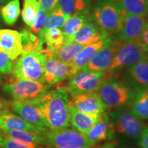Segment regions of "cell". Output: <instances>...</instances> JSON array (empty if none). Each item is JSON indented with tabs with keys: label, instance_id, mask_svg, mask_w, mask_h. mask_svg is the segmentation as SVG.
I'll use <instances>...</instances> for the list:
<instances>
[{
	"label": "cell",
	"instance_id": "obj_1",
	"mask_svg": "<svg viewBox=\"0 0 148 148\" xmlns=\"http://www.w3.org/2000/svg\"><path fill=\"white\" fill-rule=\"evenodd\" d=\"M69 94L58 86L49 90L40 98L38 104L47 127L58 130L70 126Z\"/></svg>",
	"mask_w": 148,
	"mask_h": 148
},
{
	"label": "cell",
	"instance_id": "obj_2",
	"mask_svg": "<svg viewBox=\"0 0 148 148\" xmlns=\"http://www.w3.org/2000/svg\"><path fill=\"white\" fill-rule=\"evenodd\" d=\"M2 88L13 101L27 102L39 101L49 90V84L13 75L3 85Z\"/></svg>",
	"mask_w": 148,
	"mask_h": 148
},
{
	"label": "cell",
	"instance_id": "obj_3",
	"mask_svg": "<svg viewBox=\"0 0 148 148\" xmlns=\"http://www.w3.org/2000/svg\"><path fill=\"white\" fill-rule=\"evenodd\" d=\"M47 56L41 51H32L23 53L14 62L12 73L14 76L46 83L45 65Z\"/></svg>",
	"mask_w": 148,
	"mask_h": 148
},
{
	"label": "cell",
	"instance_id": "obj_4",
	"mask_svg": "<svg viewBox=\"0 0 148 148\" xmlns=\"http://www.w3.org/2000/svg\"><path fill=\"white\" fill-rule=\"evenodd\" d=\"M45 145L49 148H92L86 135L69 127L44 131Z\"/></svg>",
	"mask_w": 148,
	"mask_h": 148
},
{
	"label": "cell",
	"instance_id": "obj_5",
	"mask_svg": "<svg viewBox=\"0 0 148 148\" xmlns=\"http://www.w3.org/2000/svg\"><path fill=\"white\" fill-rule=\"evenodd\" d=\"M126 13L119 3L112 0H103L96 4L92 18L110 36L116 33Z\"/></svg>",
	"mask_w": 148,
	"mask_h": 148
},
{
	"label": "cell",
	"instance_id": "obj_6",
	"mask_svg": "<svg viewBox=\"0 0 148 148\" xmlns=\"http://www.w3.org/2000/svg\"><path fill=\"white\" fill-rule=\"evenodd\" d=\"M110 73L104 71H90L86 69L79 70L69 77L65 85L59 86L66 90L73 98L78 94L95 91L101 82L111 76Z\"/></svg>",
	"mask_w": 148,
	"mask_h": 148
},
{
	"label": "cell",
	"instance_id": "obj_7",
	"mask_svg": "<svg viewBox=\"0 0 148 148\" xmlns=\"http://www.w3.org/2000/svg\"><path fill=\"white\" fill-rule=\"evenodd\" d=\"M116 49L112 64L105 73L131 66L138 61L148 58L147 51L141 42H125L115 39Z\"/></svg>",
	"mask_w": 148,
	"mask_h": 148
},
{
	"label": "cell",
	"instance_id": "obj_8",
	"mask_svg": "<svg viewBox=\"0 0 148 148\" xmlns=\"http://www.w3.org/2000/svg\"><path fill=\"white\" fill-rule=\"evenodd\" d=\"M107 77L96 90L108 108H116L126 103L131 98V92L121 83Z\"/></svg>",
	"mask_w": 148,
	"mask_h": 148
},
{
	"label": "cell",
	"instance_id": "obj_9",
	"mask_svg": "<svg viewBox=\"0 0 148 148\" xmlns=\"http://www.w3.org/2000/svg\"><path fill=\"white\" fill-rule=\"evenodd\" d=\"M147 23L146 16L133 15L126 13L116 32L117 39L125 42H141L142 34Z\"/></svg>",
	"mask_w": 148,
	"mask_h": 148
},
{
	"label": "cell",
	"instance_id": "obj_10",
	"mask_svg": "<svg viewBox=\"0 0 148 148\" xmlns=\"http://www.w3.org/2000/svg\"><path fill=\"white\" fill-rule=\"evenodd\" d=\"M38 101H39L23 102L12 101L10 102V107L12 110L21 118L34 125L40 132H44L49 128L44 120Z\"/></svg>",
	"mask_w": 148,
	"mask_h": 148
},
{
	"label": "cell",
	"instance_id": "obj_11",
	"mask_svg": "<svg viewBox=\"0 0 148 148\" xmlns=\"http://www.w3.org/2000/svg\"><path fill=\"white\" fill-rule=\"evenodd\" d=\"M71 103L77 110L86 114H103L108 109L96 90L75 95Z\"/></svg>",
	"mask_w": 148,
	"mask_h": 148
},
{
	"label": "cell",
	"instance_id": "obj_12",
	"mask_svg": "<svg viewBox=\"0 0 148 148\" xmlns=\"http://www.w3.org/2000/svg\"><path fill=\"white\" fill-rule=\"evenodd\" d=\"M108 36H110L97 25L92 17H90L80 29L67 40L86 46Z\"/></svg>",
	"mask_w": 148,
	"mask_h": 148
},
{
	"label": "cell",
	"instance_id": "obj_13",
	"mask_svg": "<svg viewBox=\"0 0 148 148\" xmlns=\"http://www.w3.org/2000/svg\"><path fill=\"white\" fill-rule=\"evenodd\" d=\"M73 74L70 64L64 63L54 58L47 57L45 65V82L49 85L58 84Z\"/></svg>",
	"mask_w": 148,
	"mask_h": 148
},
{
	"label": "cell",
	"instance_id": "obj_14",
	"mask_svg": "<svg viewBox=\"0 0 148 148\" xmlns=\"http://www.w3.org/2000/svg\"><path fill=\"white\" fill-rule=\"evenodd\" d=\"M115 49V40L112 39L92 57L82 69L95 72H106L112 64Z\"/></svg>",
	"mask_w": 148,
	"mask_h": 148
},
{
	"label": "cell",
	"instance_id": "obj_15",
	"mask_svg": "<svg viewBox=\"0 0 148 148\" xmlns=\"http://www.w3.org/2000/svg\"><path fill=\"white\" fill-rule=\"evenodd\" d=\"M145 125L132 112H121L116 116L114 128L120 134L133 138L140 137Z\"/></svg>",
	"mask_w": 148,
	"mask_h": 148
},
{
	"label": "cell",
	"instance_id": "obj_16",
	"mask_svg": "<svg viewBox=\"0 0 148 148\" xmlns=\"http://www.w3.org/2000/svg\"><path fill=\"white\" fill-rule=\"evenodd\" d=\"M0 50L7 53L12 60L23 54L21 33L12 29H0Z\"/></svg>",
	"mask_w": 148,
	"mask_h": 148
},
{
	"label": "cell",
	"instance_id": "obj_17",
	"mask_svg": "<svg viewBox=\"0 0 148 148\" xmlns=\"http://www.w3.org/2000/svg\"><path fill=\"white\" fill-rule=\"evenodd\" d=\"M84 47V45L82 44L64 40L58 47L51 49H43L41 51L45 53L47 57L54 58L64 63L70 64L75 55Z\"/></svg>",
	"mask_w": 148,
	"mask_h": 148
},
{
	"label": "cell",
	"instance_id": "obj_18",
	"mask_svg": "<svg viewBox=\"0 0 148 148\" xmlns=\"http://www.w3.org/2000/svg\"><path fill=\"white\" fill-rule=\"evenodd\" d=\"M112 38L108 36L106 38L99 40L98 41L86 45L75 55L73 60L70 63L73 74L75 73L79 70L82 69L86 64L91 60L92 57L97 53L105 45L110 42Z\"/></svg>",
	"mask_w": 148,
	"mask_h": 148
},
{
	"label": "cell",
	"instance_id": "obj_19",
	"mask_svg": "<svg viewBox=\"0 0 148 148\" xmlns=\"http://www.w3.org/2000/svg\"><path fill=\"white\" fill-rule=\"evenodd\" d=\"M70 123L74 129L86 135L97 123L102 114H86L77 110L70 103L69 105Z\"/></svg>",
	"mask_w": 148,
	"mask_h": 148
},
{
	"label": "cell",
	"instance_id": "obj_20",
	"mask_svg": "<svg viewBox=\"0 0 148 148\" xmlns=\"http://www.w3.org/2000/svg\"><path fill=\"white\" fill-rule=\"evenodd\" d=\"M114 132V124L111 123L109 116L103 112L97 123L86 134V136L92 145H95L99 141L111 138Z\"/></svg>",
	"mask_w": 148,
	"mask_h": 148
},
{
	"label": "cell",
	"instance_id": "obj_21",
	"mask_svg": "<svg viewBox=\"0 0 148 148\" xmlns=\"http://www.w3.org/2000/svg\"><path fill=\"white\" fill-rule=\"evenodd\" d=\"M3 136L10 138L21 143L38 146L45 144L43 132L29 130H0Z\"/></svg>",
	"mask_w": 148,
	"mask_h": 148
},
{
	"label": "cell",
	"instance_id": "obj_22",
	"mask_svg": "<svg viewBox=\"0 0 148 148\" xmlns=\"http://www.w3.org/2000/svg\"><path fill=\"white\" fill-rule=\"evenodd\" d=\"M0 130H29L38 131L34 125L15 114L7 112L0 116Z\"/></svg>",
	"mask_w": 148,
	"mask_h": 148
},
{
	"label": "cell",
	"instance_id": "obj_23",
	"mask_svg": "<svg viewBox=\"0 0 148 148\" xmlns=\"http://www.w3.org/2000/svg\"><path fill=\"white\" fill-rule=\"evenodd\" d=\"M92 0H58V5L69 18L75 14H88Z\"/></svg>",
	"mask_w": 148,
	"mask_h": 148
},
{
	"label": "cell",
	"instance_id": "obj_24",
	"mask_svg": "<svg viewBox=\"0 0 148 148\" xmlns=\"http://www.w3.org/2000/svg\"><path fill=\"white\" fill-rule=\"evenodd\" d=\"M130 73L141 90H148V58L130 66Z\"/></svg>",
	"mask_w": 148,
	"mask_h": 148
},
{
	"label": "cell",
	"instance_id": "obj_25",
	"mask_svg": "<svg viewBox=\"0 0 148 148\" xmlns=\"http://www.w3.org/2000/svg\"><path fill=\"white\" fill-rule=\"evenodd\" d=\"M91 17L88 14H75L67 18L62 26V33L64 40L69 39L80 29L84 24Z\"/></svg>",
	"mask_w": 148,
	"mask_h": 148
},
{
	"label": "cell",
	"instance_id": "obj_26",
	"mask_svg": "<svg viewBox=\"0 0 148 148\" xmlns=\"http://www.w3.org/2000/svg\"><path fill=\"white\" fill-rule=\"evenodd\" d=\"M131 112L141 119H148V90H140L133 101Z\"/></svg>",
	"mask_w": 148,
	"mask_h": 148
},
{
	"label": "cell",
	"instance_id": "obj_27",
	"mask_svg": "<svg viewBox=\"0 0 148 148\" xmlns=\"http://www.w3.org/2000/svg\"><path fill=\"white\" fill-rule=\"evenodd\" d=\"M38 34L42 43H45L47 45V47L45 48L46 49H51L58 47L64 40L62 31L58 27H53L46 29L45 31H40Z\"/></svg>",
	"mask_w": 148,
	"mask_h": 148
},
{
	"label": "cell",
	"instance_id": "obj_28",
	"mask_svg": "<svg viewBox=\"0 0 148 148\" xmlns=\"http://www.w3.org/2000/svg\"><path fill=\"white\" fill-rule=\"evenodd\" d=\"M127 14L138 16H146L148 10V0H119Z\"/></svg>",
	"mask_w": 148,
	"mask_h": 148
},
{
	"label": "cell",
	"instance_id": "obj_29",
	"mask_svg": "<svg viewBox=\"0 0 148 148\" xmlns=\"http://www.w3.org/2000/svg\"><path fill=\"white\" fill-rule=\"evenodd\" d=\"M67 18L61 10L60 7L57 5L54 9L47 14L44 26L41 31H45L53 27H62Z\"/></svg>",
	"mask_w": 148,
	"mask_h": 148
},
{
	"label": "cell",
	"instance_id": "obj_30",
	"mask_svg": "<svg viewBox=\"0 0 148 148\" xmlns=\"http://www.w3.org/2000/svg\"><path fill=\"white\" fill-rule=\"evenodd\" d=\"M23 53L32 51H42V43L40 38L27 30L21 32Z\"/></svg>",
	"mask_w": 148,
	"mask_h": 148
},
{
	"label": "cell",
	"instance_id": "obj_31",
	"mask_svg": "<svg viewBox=\"0 0 148 148\" xmlns=\"http://www.w3.org/2000/svg\"><path fill=\"white\" fill-rule=\"evenodd\" d=\"M3 21L9 25L15 23L20 14V3L18 0H12L1 9Z\"/></svg>",
	"mask_w": 148,
	"mask_h": 148
},
{
	"label": "cell",
	"instance_id": "obj_32",
	"mask_svg": "<svg viewBox=\"0 0 148 148\" xmlns=\"http://www.w3.org/2000/svg\"><path fill=\"white\" fill-rule=\"evenodd\" d=\"M39 9L40 5L37 0H24L21 15L25 24L31 26Z\"/></svg>",
	"mask_w": 148,
	"mask_h": 148
},
{
	"label": "cell",
	"instance_id": "obj_33",
	"mask_svg": "<svg viewBox=\"0 0 148 148\" xmlns=\"http://www.w3.org/2000/svg\"><path fill=\"white\" fill-rule=\"evenodd\" d=\"M13 60L7 53L0 50V73L3 74L11 73L14 64Z\"/></svg>",
	"mask_w": 148,
	"mask_h": 148
},
{
	"label": "cell",
	"instance_id": "obj_34",
	"mask_svg": "<svg viewBox=\"0 0 148 148\" xmlns=\"http://www.w3.org/2000/svg\"><path fill=\"white\" fill-rule=\"evenodd\" d=\"M0 147L1 148H36V146L28 145L21 142H18L12 138L3 136L0 140Z\"/></svg>",
	"mask_w": 148,
	"mask_h": 148
},
{
	"label": "cell",
	"instance_id": "obj_35",
	"mask_svg": "<svg viewBox=\"0 0 148 148\" xmlns=\"http://www.w3.org/2000/svg\"><path fill=\"white\" fill-rule=\"evenodd\" d=\"M46 16H47V13L40 8L30 26L31 30L33 32L38 34L42 30V27L44 26V23H45Z\"/></svg>",
	"mask_w": 148,
	"mask_h": 148
},
{
	"label": "cell",
	"instance_id": "obj_36",
	"mask_svg": "<svg viewBox=\"0 0 148 148\" xmlns=\"http://www.w3.org/2000/svg\"><path fill=\"white\" fill-rule=\"evenodd\" d=\"M40 8L48 14L57 6L58 0H38Z\"/></svg>",
	"mask_w": 148,
	"mask_h": 148
},
{
	"label": "cell",
	"instance_id": "obj_37",
	"mask_svg": "<svg viewBox=\"0 0 148 148\" xmlns=\"http://www.w3.org/2000/svg\"><path fill=\"white\" fill-rule=\"evenodd\" d=\"M140 145L142 148H148V127L145 126L140 136Z\"/></svg>",
	"mask_w": 148,
	"mask_h": 148
},
{
	"label": "cell",
	"instance_id": "obj_38",
	"mask_svg": "<svg viewBox=\"0 0 148 148\" xmlns=\"http://www.w3.org/2000/svg\"><path fill=\"white\" fill-rule=\"evenodd\" d=\"M140 41H141L146 50L148 51V23L147 26L145 27V29H144L143 34H142Z\"/></svg>",
	"mask_w": 148,
	"mask_h": 148
},
{
	"label": "cell",
	"instance_id": "obj_39",
	"mask_svg": "<svg viewBox=\"0 0 148 148\" xmlns=\"http://www.w3.org/2000/svg\"><path fill=\"white\" fill-rule=\"evenodd\" d=\"M9 112L8 105H7L4 100L0 98V116Z\"/></svg>",
	"mask_w": 148,
	"mask_h": 148
},
{
	"label": "cell",
	"instance_id": "obj_40",
	"mask_svg": "<svg viewBox=\"0 0 148 148\" xmlns=\"http://www.w3.org/2000/svg\"><path fill=\"white\" fill-rule=\"evenodd\" d=\"M114 145H115V144L112 143H107V144H106V145H103L102 147H101L99 148H114Z\"/></svg>",
	"mask_w": 148,
	"mask_h": 148
},
{
	"label": "cell",
	"instance_id": "obj_41",
	"mask_svg": "<svg viewBox=\"0 0 148 148\" xmlns=\"http://www.w3.org/2000/svg\"><path fill=\"white\" fill-rule=\"evenodd\" d=\"M3 135H2V134H1V132H0V140H1V138H3Z\"/></svg>",
	"mask_w": 148,
	"mask_h": 148
},
{
	"label": "cell",
	"instance_id": "obj_42",
	"mask_svg": "<svg viewBox=\"0 0 148 148\" xmlns=\"http://www.w3.org/2000/svg\"><path fill=\"white\" fill-rule=\"evenodd\" d=\"M8 1V0H0L1 2H4V1Z\"/></svg>",
	"mask_w": 148,
	"mask_h": 148
},
{
	"label": "cell",
	"instance_id": "obj_43",
	"mask_svg": "<svg viewBox=\"0 0 148 148\" xmlns=\"http://www.w3.org/2000/svg\"><path fill=\"white\" fill-rule=\"evenodd\" d=\"M146 17H147V21L148 22V10H147V15H146Z\"/></svg>",
	"mask_w": 148,
	"mask_h": 148
},
{
	"label": "cell",
	"instance_id": "obj_44",
	"mask_svg": "<svg viewBox=\"0 0 148 148\" xmlns=\"http://www.w3.org/2000/svg\"><path fill=\"white\" fill-rule=\"evenodd\" d=\"M1 73H0V79H1Z\"/></svg>",
	"mask_w": 148,
	"mask_h": 148
},
{
	"label": "cell",
	"instance_id": "obj_45",
	"mask_svg": "<svg viewBox=\"0 0 148 148\" xmlns=\"http://www.w3.org/2000/svg\"><path fill=\"white\" fill-rule=\"evenodd\" d=\"M48 148H49V147H48Z\"/></svg>",
	"mask_w": 148,
	"mask_h": 148
}]
</instances>
